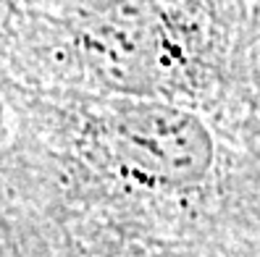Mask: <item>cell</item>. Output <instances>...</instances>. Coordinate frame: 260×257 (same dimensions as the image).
Returning <instances> with one entry per match:
<instances>
[{"mask_svg": "<svg viewBox=\"0 0 260 257\" xmlns=\"http://www.w3.org/2000/svg\"><path fill=\"white\" fill-rule=\"evenodd\" d=\"M84 48L95 68L121 87L145 84L155 63V32L145 13L129 6L103 16L87 32Z\"/></svg>", "mask_w": 260, "mask_h": 257, "instance_id": "obj_2", "label": "cell"}, {"mask_svg": "<svg viewBox=\"0 0 260 257\" xmlns=\"http://www.w3.org/2000/svg\"><path fill=\"white\" fill-rule=\"evenodd\" d=\"M113 153L158 184L189 187L213 163V139L192 113L163 102H118L108 118Z\"/></svg>", "mask_w": 260, "mask_h": 257, "instance_id": "obj_1", "label": "cell"}]
</instances>
